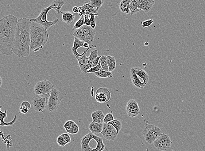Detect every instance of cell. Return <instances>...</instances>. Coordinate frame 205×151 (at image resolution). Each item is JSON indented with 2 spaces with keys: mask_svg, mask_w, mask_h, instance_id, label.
<instances>
[{
  "mask_svg": "<svg viewBox=\"0 0 205 151\" xmlns=\"http://www.w3.org/2000/svg\"><path fill=\"white\" fill-rule=\"evenodd\" d=\"M17 23V17L12 15L0 21V51L4 55L11 56L13 53Z\"/></svg>",
  "mask_w": 205,
  "mask_h": 151,
  "instance_id": "cell-1",
  "label": "cell"
},
{
  "mask_svg": "<svg viewBox=\"0 0 205 151\" xmlns=\"http://www.w3.org/2000/svg\"><path fill=\"white\" fill-rule=\"evenodd\" d=\"M30 19L27 18L18 20L13 52L18 58L27 57L30 55Z\"/></svg>",
  "mask_w": 205,
  "mask_h": 151,
  "instance_id": "cell-2",
  "label": "cell"
},
{
  "mask_svg": "<svg viewBox=\"0 0 205 151\" xmlns=\"http://www.w3.org/2000/svg\"><path fill=\"white\" fill-rule=\"evenodd\" d=\"M30 51L34 52L43 49L49 38L47 30L44 26L34 21L30 22Z\"/></svg>",
  "mask_w": 205,
  "mask_h": 151,
  "instance_id": "cell-3",
  "label": "cell"
},
{
  "mask_svg": "<svg viewBox=\"0 0 205 151\" xmlns=\"http://www.w3.org/2000/svg\"><path fill=\"white\" fill-rule=\"evenodd\" d=\"M64 96L60 91L54 88L52 89L47 99L46 109L50 112H53L58 109Z\"/></svg>",
  "mask_w": 205,
  "mask_h": 151,
  "instance_id": "cell-4",
  "label": "cell"
},
{
  "mask_svg": "<svg viewBox=\"0 0 205 151\" xmlns=\"http://www.w3.org/2000/svg\"><path fill=\"white\" fill-rule=\"evenodd\" d=\"M162 132L160 128L153 125H148L143 131V135L146 142L149 144L153 143Z\"/></svg>",
  "mask_w": 205,
  "mask_h": 151,
  "instance_id": "cell-5",
  "label": "cell"
},
{
  "mask_svg": "<svg viewBox=\"0 0 205 151\" xmlns=\"http://www.w3.org/2000/svg\"><path fill=\"white\" fill-rule=\"evenodd\" d=\"M51 10H52V8L50 6L47 8H43L40 15L35 19H30V21H34V22L44 26L46 29L48 30L50 27L56 24L59 21L58 18H56L52 21H49L47 20V14L49 11Z\"/></svg>",
  "mask_w": 205,
  "mask_h": 151,
  "instance_id": "cell-6",
  "label": "cell"
},
{
  "mask_svg": "<svg viewBox=\"0 0 205 151\" xmlns=\"http://www.w3.org/2000/svg\"><path fill=\"white\" fill-rule=\"evenodd\" d=\"M54 88V85L51 82L44 80L36 83L34 92L36 95H41L48 98L52 89Z\"/></svg>",
  "mask_w": 205,
  "mask_h": 151,
  "instance_id": "cell-7",
  "label": "cell"
},
{
  "mask_svg": "<svg viewBox=\"0 0 205 151\" xmlns=\"http://www.w3.org/2000/svg\"><path fill=\"white\" fill-rule=\"evenodd\" d=\"M153 144L154 147L157 149L164 151L170 148L172 142L168 135L162 133Z\"/></svg>",
  "mask_w": 205,
  "mask_h": 151,
  "instance_id": "cell-8",
  "label": "cell"
},
{
  "mask_svg": "<svg viewBox=\"0 0 205 151\" xmlns=\"http://www.w3.org/2000/svg\"><path fill=\"white\" fill-rule=\"evenodd\" d=\"M47 97L41 95H36L32 99L34 108L37 111L43 113L47 106Z\"/></svg>",
  "mask_w": 205,
  "mask_h": 151,
  "instance_id": "cell-9",
  "label": "cell"
},
{
  "mask_svg": "<svg viewBox=\"0 0 205 151\" xmlns=\"http://www.w3.org/2000/svg\"><path fill=\"white\" fill-rule=\"evenodd\" d=\"M96 47L95 46H92V47H89L87 48V50L84 51L83 53V55L81 56H75L77 59V60L78 62V64H79V66H80V69H81V71L83 74H87V71L90 69L92 68L91 66H90L88 64V57L86 56V54L87 51L93 48H96Z\"/></svg>",
  "mask_w": 205,
  "mask_h": 151,
  "instance_id": "cell-10",
  "label": "cell"
},
{
  "mask_svg": "<svg viewBox=\"0 0 205 151\" xmlns=\"http://www.w3.org/2000/svg\"><path fill=\"white\" fill-rule=\"evenodd\" d=\"M101 133L106 139L110 141H115L118 134L116 128L108 123H104L103 128Z\"/></svg>",
  "mask_w": 205,
  "mask_h": 151,
  "instance_id": "cell-11",
  "label": "cell"
},
{
  "mask_svg": "<svg viewBox=\"0 0 205 151\" xmlns=\"http://www.w3.org/2000/svg\"><path fill=\"white\" fill-rule=\"evenodd\" d=\"M111 94L110 90L106 87H101L96 92L95 98L99 103H105L110 100Z\"/></svg>",
  "mask_w": 205,
  "mask_h": 151,
  "instance_id": "cell-12",
  "label": "cell"
},
{
  "mask_svg": "<svg viewBox=\"0 0 205 151\" xmlns=\"http://www.w3.org/2000/svg\"><path fill=\"white\" fill-rule=\"evenodd\" d=\"M84 31V37L85 39V43L91 44L94 40L95 35V31L91 26L84 25L82 27Z\"/></svg>",
  "mask_w": 205,
  "mask_h": 151,
  "instance_id": "cell-13",
  "label": "cell"
},
{
  "mask_svg": "<svg viewBox=\"0 0 205 151\" xmlns=\"http://www.w3.org/2000/svg\"><path fill=\"white\" fill-rule=\"evenodd\" d=\"M95 134L90 132L85 135L81 138V145L82 151H91L92 148L89 145L90 142L92 139H94V137Z\"/></svg>",
  "mask_w": 205,
  "mask_h": 151,
  "instance_id": "cell-14",
  "label": "cell"
},
{
  "mask_svg": "<svg viewBox=\"0 0 205 151\" xmlns=\"http://www.w3.org/2000/svg\"><path fill=\"white\" fill-rule=\"evenodd\" d=\"M130 77L132 83L134 87L141 90L145 88L146 84L144 82H142L140 81L138 76L136 74L133 68L130 70Z\"/></svg>",
  "mask_w": 205,
  "mask_h": 151,
  "instance_id": "cell-15",
  "label": "cell"
},
{
  "mask_svg": "<svg viewBox=\"0 0 205 151\" xmlns=\"http://www.w3.org/2000/svg\"><path fill=\"white\" fill-rule=\"evenodd\" d=\"M96 10L91 7L87 3H85L84 6L79 7V14L80 16H84L88 15L89 17L93 14H97Z\"/></svg>",
  "mask_w": 205,
  "mask_h": 151,
  "instance_id": "cell-16",
  "label": "cell"
},
{
  "mask_svg": "<svg viewBox=\"0 0 205 151\" xmlns=\"http://www.w3.org/2000/svg\"><path fill=\"white\" fill-rule=\"evenodd\" d=\"M155 3V0H143L139 5L138 8L140 10L147 13L150 12Z\"/></svg>",
  "mask_w": 205,
  "mask_h": 151,
  "instance_id": "cell-17",
  "label": "cell"
},
{
  "mask_svg": "<svg viewBox=\"0 0 205 151\" xmlns=\"http://www.w3.org/2000/svg\"><path fill=\"white\" fill-rule=\"evenodd\" d=\"M2 108V106H1V108H0V120H1V122L0 125L1 126H12V125L15 124L16 123V121H17V116L15 115L14 119L11 122H9V123H6L4 121V119H6V117H7V111L5 110L4 112L2 111V110H1Z\"/></svg>",
  "mask_w": 205,
  "mask_h": 151,
  "instance_id": "cell-18",
  "label": "cell"
},
{
  "mask_svg": "<svg viewBox=\"0 0 205 151\" xmlns=\"http://www.w3.org/2000/svg\"><path fill=\"white\" fill-rule=\"evenodd\" d=\"M104 123L98 122H92L88 126V128L91 132L96 134L101 133L103 128Z\"/></svg>",
  "mask_w": 205,
  "mask_h": 151,
  "instance_id": "cell-19",
  "label": "cell"
},
{
  "mask_svg": "<svg viewBox=\"0 0 205 151\" xmlns=\"http://www.w3.org/2000/svg\"><path fill=\"white\" fill-rule=\"evenodd\" d=\"M84 42L80 40L78 38L75 37L74 38V43H73V47H72V52L75 56H81L83 55V53L81 54H79L77 51V50L79 48L83 47Z\"/></svg>",
  "mask_w": 205,
  "mask_h": 151,
  "instance_id": "cell-20",
  "label": "cell"
},
{
  "mask_svg": "<svg viewBox=\"0 0 205 151\" xmlns=\"http://www.w3.org/2000/svg\"><path fill=\"white\" fill-rule=\"evenodd\" d=\"M133 68L137 75L143 79L144 81L143 82L146 84H148L149 78L147 72L141 67H134Z\"/></svg>",
  "mask_w": 205,
  "mask_h": 151,
  "instance_id": "cell-21",
  "label": "cell"
},
{
  "mask_svg": "<svg viewBox=\"0 0 205 151\" xmlns=\"http://www.w3.org/2000/svg\"><path fill=\"white\" fill-rule=\"evenodd\" d=\"M62 15V21H64L67 25L72 24L75 20V15L72 13L69 12H60Z\"/></svg>",
  "mask_w": 205,
  "mask_h": 151,
  "instance_id": "cell-22",
  "label": "cell"
},
{
  "mask_svg": "<svg viewBox=\"0 0 205 151\" xmlns=\"http://www.w3.org/2000/svg\"><path fill=\"white\" fill-rule=\"evenodd\" d=\"M93 119V122L104 123L103 121L105 115L102 110H98L93 112L91 115Z\"/></svg>",
  "mask_w": 205,
  "mask_h": 151,
  "instance_id": "cell-23",
  "label": "cell"
},
{
  "mask_svg": "<svg viewBox=\"0 0 205 151\" xmlns=\"http://www.w3.org/2000/svg\"><path fill=\"white\" fill-rule=\"evenodd\" d=\"M131 0H122L119 4V8L122 13L130 14V4Z\"/></svg>",
  "mask_w": 205,
  "mask_h": 151,
  "instance_id": "cell-24",
  "label": "cell"
},
{
  "mask_svg": "<svg viewBox=\"0 0 205 151\" xmlns=\"http://www.w3.org/2000/svg\"><path fill=\"white\" fill-rule=\"evenodd\" d=\"M94 139L97 143V145L96 147L93 149L91 151H103L105 149L106 145L103 142L102 138L101 137L95 135Z\"/></svg>",
  "mask_w": 205,
  "mask_h": 151,
  "instance_id": "cell-25",
  "label": "cell"
},
{
  "mask_svg": "<svg viewBox=\"0 0 205 151\" xmlns=\"http://www.w3.org/2000/svg\"><path fill=\"white\" fill-rule=\"evenodd\" d=\"M65 4V2L63 0H55L54 2H52V4L50 5V6L52 9L55 10L56 12H57V14L60 15L61 12L60 9Z\"/></svg>",
  "mask_w": 205,
  "mask_h": 151,
  "instance_id": "cell-26",
  "label": "cell"
},
{
  "mask_svg": "<svg viewBox=\"0 0 205 151\" xmlns=\"http://www.w3.org/2000/svg\"><path fill=\"white\" fill-rule=\"evenodd\" d=\"M107 63L109 71L112 72L116 68V60L114 56L108 55L107 56Z\"/></svg>",
  "mask_w": 205,
  "mask_h": 151,
  "instance_id": "cell-27",
  "label": "cell"
},
{
  "mask_svg": "<svg viewBox=\"0 0 205 151\" xmlns=\"http://www.w3.org/2000/svg\"><path fill=\"white\" fill-rule=\"evenodd\" d=\"M139 6V4L136 0H131L130 4V10L131 15H134L141 11L138 8Z\"/></svg>",
  "mask_w": 205,
  "mask_h": 151,
  "instance_id": "cell-28",
  "label": "cell"
},
{
  "mask_svg": "<svg viewBox=\"0 0 205 151\" xmlns=\"http://www.w3.org/2000/svg\"><path fill=\"white\" fill-rule=\"evenodd\" d=\"M95 75L101 78H108L109 79H112L113 77V74L111 72L103 70H101L99 71L94 73Z\"/></svg>",
  "mask_w": 205,
  "mask_h": 151,
  "instance_id": "cell-29",
  "label": "cell"
},
{
  "mask_svg": "<svg viewBox=\"0 0 205 151\" xmlns=\"http://www.w3.org/2000/svg\"><path fill=\"white\" fill-rule=\"evenodd\" d=\"M104 2V0H89L87 4L93 9L96 8V10L97 11L99 10L101 8Z\"/></svg>",
  "mask_w": 205,
  "mask_h": 151,
  "instance_id": "cell-30",
  "label": "cell"
},
{
  "mask_svg": "<svg viewBox=\"0 0 205 151\" xmlns=\"http://www.w3.org/2000/svg\"><path fill=\"white\" fill-rule=\"evenodd\" d=\"M73 35L74 36L78 38L80 40L83 41V42L85 43V37H84V31H83L82 27L75 30L74 33H73Z\"/></svg>",
  "mask_w": 205,
  "mask_h": 151,
  "instance_id": "cell-31",
  "label": "cell"
},
{
  "mask_svg": "<svg viewBox=\"0 0 205 151\" xmlns=\"http://www.w3.org/2000/svg\"><path fill=\"white\" fill-rule=\"evenodd\" d=\"M108 124H110V125H113V127L116 128V130H117L118 134L119 131H120V130H121L122 127V122L121 119H114L113 121L109 122Z\"/></svg>",
  "mask_w": 205,
  "mask_h": 151,
  "instance_id": "cell-32",
  "label": "cell"
},
{
  "mask_svg": "<svg viewBox=\"0 0 205 151\" xmlns=\"http://www.w3.org/2000/svg\"><path fill=\"white\" fill-rule=\"evenodd\" d=\"M128 115L131 118H135L139 116L141 113L140 110L133 108H126Z\"/></svg>",
  "mask_w": 205,
  "mask_h": 151,
  "instance_id": "cell-33",
  "label": "cell"
},
{
  "mask_svg": "<svg viewBox=\"0 0 205 151\" xmlns=\"http://www.w3.org/2000/svg\"><path fill=\"white\" fill-rule=\"evenodd\" d=\"M98 50H92L91 51L90 55L88 57V64L90 66L92 67V63L95 59L97 58L98 56Z\"/></svg>",
  "mask_w": 205,
  "mask_h": 151,
  "instance_id": "cell-34",
  "label": "cell"
},
{
  "mask_svg": "<svg viewBox=\"0 0 205 151\" xmlns=\"http://www.w3.org/2000/svg\"><path fill=\"white\" fill-rule=\"evenodd\" d=\"M102 69L105 71H109L108 63H107V56L105 55H102L99 61Z\"/></svg>",
  "mask_w": 205,
  "mask_h": 151,
  "instance_id": "cell-35",
  "label": "cell"
},
{
  "mask_svg": "<svg viewBox=\"0 0 205 151\" xmlns=\"http://www.w3.org/2000/svg\"><path fill=\"white\" fill-rule=\"evenodd\" d=\"M126 108H133L140 110L138 104L135 99H131L128 102Z\"/></svg>",
  "mask_w": 205,
  "mask_h": 151,
  "instance_id": "cell-36",
  "label": "cell"
},
{
  "mask_svg": "<svg viewBox=\"0 0 205 151\" xmlns=\"http://www.w3.org/2000/svg\"><path fill=\"white\" fill-rule=\"evenodd\" d=\"M84 25H85L84 16H81L78 21H76V23H75V25L73 26L72 30H75L78 28H81Z\"/></svg>",
  "mask_w": 205,
  "mask_h": 151,
  "instance_id": "cell-37",
  "label": "cell"
},
{
  "mask_svg": "<svg viewBox=\"0 0 205 151\" xmlns=\"http://www.w3.org/2000/svg\"><path fill=\"white\" fill-rule=\"evenodd\" d=\"M79 128L78 125L75 123L68 130H67V133L71 134H77L79 132Z\"/></svg>",
  "mask_w": 205,
  "mask_h": 151,
  "instance_id": "cell-38",
  "label": "cell"
},
{
  "mask_svg": "<svg viewBox=\"0 0 205 151\" xmlns=\"http://www.w3.org/2000/svg\"><path fill=\"white\" fill-rule=\"evenodd\" d=\"M56 142H57L58 145L62 147L65 146L68 144L64 138L62 136L61 134L57 137V139H56Z\"/></svg>",
  "mask_w": 205,
  "mask_h": 151,
  "instance_id": "cell-39",
  "label": "cell"
},
{
  "mask_svg": "<svg viewBox=\"0 0 205 151\" xmlns=\"http://www.w3.org/2000/svg\"><path fill=\"white\" fill-rule=\"evenodd\" d=\"M102 69L101 65L100 62H99V64L95 67H93L87 71V74L89 73H96L97 72L99 71Z\"/></svg>",
  "mask_w": 205,
  "mask_h": 151,
  "instance_id": "cell-40",
  "label": "cell"
},
{
  "mask_svg": "<svg viewBox=\"0 0 205 151\" xmlns=\"http://www.w3.org/2000/svg\"><path fill=\"white\" fill-rule=\"evenodd\" d=\"M114 119L113 114L111 113H107L106 115L105 116L104 119L103 123H108L109 122L113 121Z\"/></svg>",
  "mask_w": 205,
  "mask_h": 151,
  "instance_id": "cell-41",
  "label": "cell"
},
{
  "mask_svg": "<svg viewBox=\"0 0 205 151\" xmlns=\"http://www.w3.org/2000/svg\"><path fill=\"white\" fill-rule=\"evenodd\" d=\"M98 15V14H93L90 16V18L91 21L90 26L93 29H95L96 27L95 17Z\"/></svg>",
  "mask_w": 205,
  "mask_h": 151,
  "instance_id": "cell-42",
  "label": "cell"
},
{
  "mask_svg": "<svg viewBox=\"0 0 205 151\" xmlns=\"http://www.w3.org/2000/svg\"><path fill=\"white\" fill-rule=\"evenodd\" d=\"M153 22H154V21H153V19H149V20L145 21H144V22H143L142 23V27H143V28L148 27L150 26V25H152L153 23Z\"/></svg>",
  "mask_w": 205,
  "mask_h": 151,
  "instance_id": "cell-43",
  "label": "cell"
},
{
  "mask_svg": "<svg viewBox=\"0 0 205 151\" xmlns=\"http://www.w3.org/2000/svg\"><path fill=\"white\" fill-rule=\"evenodd\" d=\"M75 123V122L74 121H72V120H69V121H67L64 125V128H65L66 131H67V130L69 129Z\"/></svg>",
  "mask_w": 205,
  "mask_h": 151,
  "instance_id": "cell-44",
  "label": "cell"
},
{
  "mask_svg": "<svg viewBox=\"0 0 205 151\" xmlns=\"http://www.w3.org/2000/svg\"><path fill=\"white\" fill-rule=\"evenodd\" d=\"M62 136L63 137L64 139L68 143H69L71 142L72 141V139H71V137H70L69 134H68L67 133H63V134H61Z\"/></svg>",
  "mask_w": 205,
  "mask_h": 151,
  "instance_id": "cell-45",
  "label": "cell"
},
{
  "mask_svg": "<svg viewBox=\"0 0 205 151\" xmlns=\"http://www.w3.org/2000/svg\"><path fill=\"white\" fill-rule=\"evenodd\" d=\"M84 23L85 25L90 26L91 21L89 18V16L88 15H85L84 16Z\"/></svg>",
  "mask_w": 205,
  "mask_h": 151,
  "instance_id": "cell-46",
  "label": "cell"
},
{
  "mask_svg": "<svg viewBox=\"0 0 205 151\" xmlns=\"http://www.w3.org/2000/svg\"><path fill=\"white\" fill-rule=\"evenodd\" d=\"M21 106L25 107H26L29 110L31 108V104L29 101H24L21 103Z\"/></svg>",
  "mask_w": 205,
  "mask_h": 151,
  "instance_id": "cell-47",
  "label": "cell"
},
{
  "mask_svg": "<svg viewBox=\"0 0 205 151\" xmlns=\"http://www.w3.org/2000/svg\"><path fill=\"white\" fill-rule=\"evenodd\" d=\"M102 55L98 56L97 58L95 59L94 61H93L92 63V67H95V66H97L99 64V62L100 59Z\"/></svg>",
  "mask_w": 205,
  "mask_h": 151,
  "instance_id": "cell-48",
  "label": "cell"
},
{
  "mask_svg": "<svg viewBox=\"0 0 205 151\" xmlns=\"http://www.w3.org/2000/svg\"><path fill=\"white\" fill-rule=\"evenodd\" d=\"M20 112L23 114H26L28 112L29 110L26 107H25L20 106V108H19Z\"/></svg>",
  "mask_w": 205,
  "mask_h": 151,
  "instance_id": "cell-49",
  "label": "cell"
},
{
  "mask_svg": "<svg viewBox=\"0 0 205 151\" xmlns=\"http://www.w3.org/2000/svg\"><path fill=\"white\" fill-rule=\"evenodd\" d=\"M72 11L74 13H79V8L77 7V6H75V7H73Z\"/></svg>",
  "mask_w": 205,
  "mask_h": 151,
  "instance_id": "cell-50",
  "label": "cell"
},
{
  "mask_svg": "<svg viewBox=\"0 0 205 151\" xmlns=\"http://www.w3.org/2000/svg\"><path fill=\"white\" fill-rule=\"evenodd\" d=\"M89 47V44L87 43H84L83 45V47L84 48H88Z\"/></svg>",
  "mask_w": 205,
  "mask_h": 151,
  "instance_id": "cell-51",
  "label": "cell"
},
{
  "mask_svg": "<svg viewBox=\"0 0 205 151\" xmlns=\"http://www.w3.org/2000/svg\"><path fill=\"white\" fill-rule=\"evenodd\" d=\"M0 80H1V85H0V87H1L2 86V77H0Z\"/></svg>",
  "mask_w": 205,
  "mask_h": 151,
  "instance_id": "cell-52",
  "label": "cell"
},
{
  "mask_svg": "<svg viewBox=\"0 0 205 151\" xmlns=\"http://www.w3.org/2000/svg\"><path fill=\"white\" fill-rule=\"evenodd\" d=\"M148 45H149V43L148 42H146L145 43V46H147Z\"/></svg>",
  "mask_w": 205,
  "mask_h": 151,
  "instance_id": "cell-53",
  "label": "cell"
}]
</instances>
